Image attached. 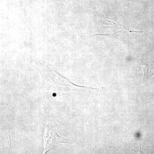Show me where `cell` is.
Instances as JSON below:
<instances>
[{
    "instance_id": "obj_1",
    "label": "cell",
    "mask_w": 154,
    "mask_h": 154,
    "mask_svg": "<svg viewBox=\"0 0 154 154\" xmlns=\"http://www.w3.org/2000/svg\"><path fill=\"white\" fill-rule=\"evenodd\" d=\"M56 96V94H53V96Z\"/></svg>"
}]
</instances>
